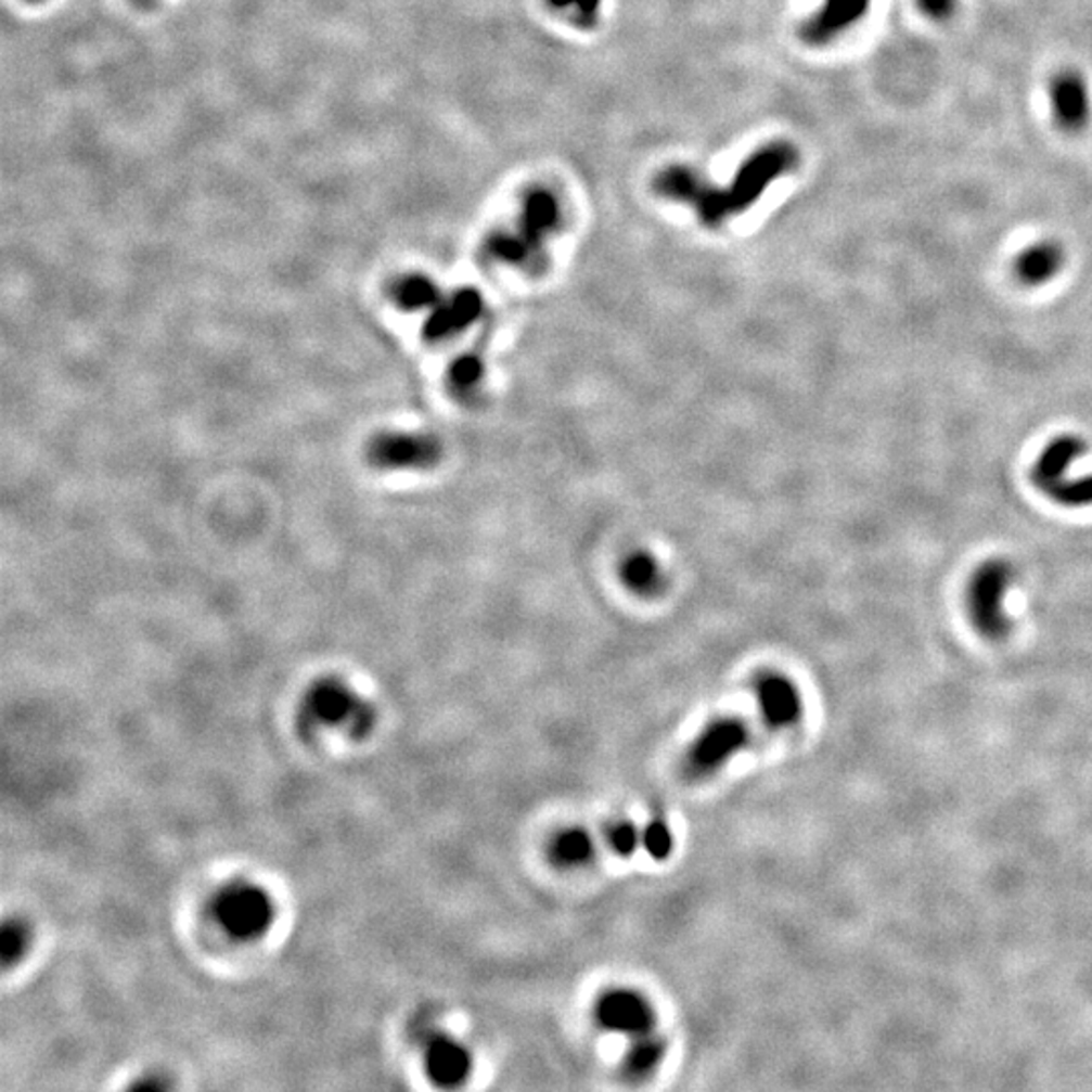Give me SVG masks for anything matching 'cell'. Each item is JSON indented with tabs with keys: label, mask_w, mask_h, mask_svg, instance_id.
Returning a JSON list of instances; mask_svg holds the SVG:
<instances>
[{
	"label": "cell",
	"mask_w": 1092,
	"mask_h": 1092,
	"mask_svg": "<svg viewBox=\"0 0 1092 1092\" xmlns=\"http://www.w3.org/2000/svg\"><path fill=\"white\" fill-rule=\"evenodd\" d=\"M609 846L617 856L629 858L642 846V832L629 822H619L609 832Z\"/></svg>",
	"instance_id": "25"
},
{
	"label": "cell",
	"mask_w": 1092,
	"mask_h": 1092,
	"mask_svg": "<svg viewBox=\"0 0 1092 1092\" xmlns=\"http://www.w3.org/2000/svg\"><path fill=\"white\" fill-rule=\"evenodd\" d=\"M664 1054L666 1042L654 1036V1032L644 1033L640 1038H633V1044L626 1056V1068L633 1077H645L664 1061Z\"/></svg>",
	"instance_id": "19"
},
{
	"label": "cell",
	"mask_w": 1092,
	"mask_h": 1092,
	"mask_svg": "<svg viewBox=\"0 0 1092 1092\" xmlns=\"http://www.w3.org/2000/svg\"><path fill=\"white\" fill-rule=\"evenodd\" d=\"M563 221L558 198L549 189H530L523 198L518 223L510 231L492 233L484 252L498 264L537 266L544 254V243L551 240Z\"/></svg>",
	"instance_id": "2"
},
{
	"label": "cell",
	"mask_w": 1092,
	"mask_h": 1092,
	"mask_svg": "<svg viewBox=\"0 0 1092 1092\" xmlns=\"http://www.w3.org/2000/svg\"><path fill=\"white\" fill-rule=\"evenodd\" d=\"M869 9L870 0H823L820 9L801 25V39L809 46H827L860 23Z\"/></svg>",
	"instance_id": "11"
},
{
	"label": "cell",
	"mask_w": 1092,
	"mask_h": 1092,
	"mask_svg": "<svg viewBox=\"0 0 1092 1092\" xmlns=\"http://www.w3.org/2000/svg\"><path fill=\"white\" fill-rule=\"evenodd\" d=\"M425 1068L437 1087L455 1089L472 1072V1054L458 1040L435 1033L425 1046Z\"/></svg>",
	"instance_id": "14"
},
{
	"label": "cell",
	"mask_w": 1092,
	"mask_h": 1092,
	"mask_svg": "<svg viewBox=\"0 0 1092 1092\" xmlns=\"http://www.w3.org/2000/svg\"><path fill=\"white\" fill-rule=\"evenodd\" d=\"M923 15L933 21H947L955 15L958 0H916Z\"/></svg>",
	"instance_id": "26"
},
{
	"label": "cell",
	"mask_w": 1092,
	"mask_h": 1092,
	"mask_svg": "<svg viewBox=\"0 0 1092 1092\" xmlns=\"http://www.w3.org/2000/svg\"><path fill=\"white\" fill-rule=\"evenodd\" d=\"M748 734L745 720L729 717L710 722L690 747L686 761L692 773L708 775L719 771L738 750L747 747Z\"/></svg>",
	"instance_id": "7"
},
{
	"label": "cell",
	"mask_w": 1092,
	"mask_h": 1092,
	"mask_svg": "<svg viewBox=\"0 0 1092 1092\" xmlns=\"http://www.w3.org/2000/svg\"><path fill=\"white\" fill-rule=\"evenodd\" d=\"M595 842L583 827H567L554 836L549 846L551 862L558 869H581L591 862Z\"/></svg>",
	"instance_id": "16"
},
{
	"label": "cell",
	"mask_w": 1092,
	"mask_h": 1092,
	"mask_svg": "<svg viewBox=\"0 0 1092 1092\" xmlns=\"http://www.w3.org/2000/svg\"><path fill=\"white\" fill-rule=\"evenodd\" d=\"M1054 120L1064 132H1080L1091 120V91L1077 69H1061L1048 83Z\"/></svg>",
	"instance_id": "9"
},
{
	"label": "cell",
	"mask_w": 1092,
	"mask_h": 1092,
	"mask_svg": "<svg viewBox=\"0 0 1092 1092\" xmlns=\"http://www.w3.org/2000/svg\"><path fill=\"white\" fill-rule=\"evenodd\" d=\"M393 301L404 312H421L432 310L439 299L444 298L434 280L413 273L401 278L390 290Z\"/></svg>",
	"instance_id": "18"
},
{
	"label": "cell",
	"mask_w": 1092,
	"mask_h": 1092,
	"mask_svg": "<svg viewBox=\"0 0 1092 1092\" xmlns=\"http://www.w3.org/2000/svg\"><path fill=\"white\" fill-rule=\"evenodd\" d=\"M642 846H644L645 852L650 853L658 862L670 858V853L673 850V836L670 825L666 822H659V820L647 823L644 830H642Z\"/></svg>",
	"instance_id": "22"
},
{
	"label": "cell",
	"mask_w": 1092,
	"mask_h": 1092,
	"mask_svg": "<svg viewBox=\"0 0 1092 1092\" xmlns=\"http://www.w3.org/2000/svg\"><path fill=\"white\" fill-rule=\"evenodd\" d=\"M304 717L316 724L346 729L362 736L373 729V706L338 680H320L304 698Z\"/></svg>",
	"instance_id": "5"
},
{
	"label": "cell",
	"mask_w": 1092,
	"mask_h": 1092,
	"mask_svg": "<svg viewBox=\"0 0 1092 1092\" xmlns=\"http://www.w3.org/2000/svg\"><path fill=\"white\" fill-rule=\"evenodd\" d=\"M27 945H29L27 928L23 927L18 921H7L4 927H2V937H0L2 961L7 965H11L13 961H16V959L25 953Z\"/></svg>",
	"instance_id": "24"
},
{
	"label": "cell",
	"mask_w": 1092,
	"mask_h": 1092,
	"mask_svg": "<svg viewBox=\"0 0 1092 1092\" xmlns=\"http://www.w3.org/2000/svg\"><path fill=\"white\" fill-rule=\"evenodd\" d=\"M1046 496L1054 504H1058L1063 509H1092V472L1084 474V476L1068 474Z\"/></svg>",
	"instance_id": "20"
},
{
	"label": "cell",
	"mask_w": 1092,
	"mask_h": 1092,
	"mask_svg": "<svg viewBox=\"0 0 1092 1092\" xmlns=\"http://www.w3.org/2000/svg\"><path fill=\"white\" fill-rule=\"evenodd\" d=\"M547 4L567 13L579 27H593L601 11V0H547Z\"/></svg>",
	"instance_id": "23"
},
{
	"label": "cell",
	"mask_w": 1092,
	"mask_h": 1092,
	"mask_svg": "<svg viewBox=\"0 0 1092 1092\" xmlns=\"http://www.w3.org/2000/svg\"><path fill=\"white\" fill-rule=\"evenodd\" d=\"M1089 451V444L1075 434H1064L1048 441L1032 465V484L1046 496L1056 484H1061L1072 470V465Z\"/></svg>",
	"instance_id": "13"
},
{
	"label": "cell",
	"mask_w": 1092,
	"mask_h": 1092,
	"mask_svg": "<svg viewBox=\"0 0 1092 1092\" xmlns=\"http://www.w3.org/2000/svg\"><path fill=\"white\" fill-rule=\"evenodd\" d=\"M757 703L765 722L771 729H787L804 715L801 692L783 673H765L757 682Z\"/></svg>",
	"instance_id": "12"
},
{
	"label": "cell",
	"mask_w": 1092,
	"mask_h": 1092,
	"mask_svg": "<svg viewBox=\"0 0 1092 1092\" xmlns=\"http://www.w3.org/2000/svg\"><path fill=\"white\" fill-rule=\"evenodd\" d=\"M797 165L799 150L792 142L775 140L755 150L724 189L710 184L689 166H668L654 179V191L659 196L689 205L701 223L715 229L731 221L734 215L750 209L771 182L794 172Z\"/></svg>",
	"instance_id": "1"
},
{
	"label": "cell",
	"mask_w": 1092,
	"mask_h": 1092,
	"mask_svg": "<svg viewBox=\"0 0 1092 1092\" xmlns=\"http://www.w3.org/2000/svg\"><path fill=\"white\" fill-rule=\"evenodd\" d=\"M1064 259L1066 255L1061 243L1052 240L1036 241L1016 255L1012 270L1019 284L1040 287L1061 273Z\"/></svg>",
	"instance_id": "15"
},
{
	"label": "cell",
	"mask_w": 1092,
	"mask_h": 1092,
	"mask_svg": "<svg viewBox=\"0 0 1092 1092\" xmlns=\"http://www.w3.org/2000/svg\"><path fill=\"white\" fill-rule=\"evenodd\" d=\"M619 575L629 591L638 595H656L664 584L658 561L645 551L629 553L619 567Z\"/></svg>",
	"instance_id": "17"
},
{
	"label": "cell",
	"mask_w": 1092,
	"mask_h": 1092,
	"mask_svg": "<svg viewBox=\"0 0 1092 1092\" xmlns=\"http://www.w3.org/2000/svg\"><path fill=\"white\" fill-rule=\"evenodd\" d=\"M215 923L235 941H255L270 930L275 909L270 895L254 883L223 886L210 902Z\"/></svg>",
	"instance_id": "4"
},
{
	"label": "cell",
	"mask_w": 1092,
	"mask_h": 1092,
	"mask_svg": "<svg viewBox=\"0 0 1092 1092\" xmlns=\"http://www.w3.org/2000/svg\"><path fill=\"white\" fill-rule=\"evenodd\" d=\"M484 378V362L476 355H462L449 364L448 383L460 397H467L478 389Z\"/></svg>",
	"instance_id": "21"
},
{
	"label": "cell",
	"mask_w": 1092,
	"mask_h": 1092,
	"mask_svg": "<svg viewBox=\"0 0 1092 1092\" xmlns=\"http://www.w3.org/2000/svg\"><path fill=\"white\" fill-rule=\"evenodd\" d=\"M1016 581L1012 561L991 556L975 570L965 587V607L975 631L989 642H1002L1014 628L1005 612V599Z\"/></svg>",
	"instance_id": "3"
},
{
	"label": "cell",
	"mask_w": 1092,
	"mask_h": 1092,
	"mask_svg": "<svg viewBox=\"0 0 1092 1092\" xmlns=\"http://www.w3.org/2000/svg\"><path fill=\"white\" fill-rule=\"evenodd\" d=\"M595 1019L607 1032L640 1038L654 1030V1010L642 993L631 989H614L599 998Z\"/></svg>",
	"instance_id": "8"
},
{
	"label": "cell",
	"mask_w": 1092,
	"mask_h": 1092,
	"mask_svg": "<svg viewBox=\"0 0 1092 1092\" xmlns=\"http://www.w3.org/2000/svg\"><path fill=\"white\" fill-rule=\"evenodd\" d=\"M484 312V298L474 287H462L448 298H441L423 324L425 338L441 343L470 329Z\"/></svg>",
	"instance_id": "10"
},
{
	"label": "cell",
	"mask_w": 1092,
	"mask_h": 1092,
	"mask_svg": "<svg viewBox=\"0 0 1092 1092\" xmlns=\"http://www.w3.org/2000/svg\"><path fill=\"white\" fill-rule=\"evenodd\" d=\"M367 458L378 470H429L439 462L441 446L434 435L387 432L374 435Z\"/></svg>",
	"instance_id": "6"
}]
</instances>
